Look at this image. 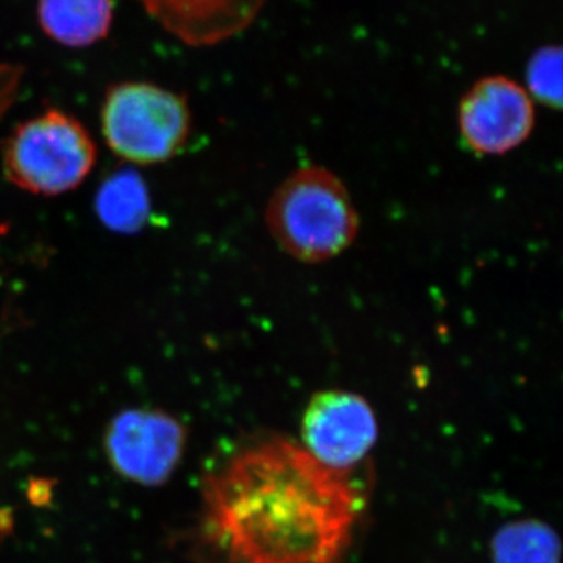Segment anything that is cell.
<instances>
[{
	"label": "cell",
	"instance_id": "10",
	"mask_svg": "<svg viewBox=\"0 0 563 563\" xmlns=\"http://www.w3.org/2000/svg\"><path fill=\"white\" fill-rule=\"evenodd\" d=\"M96 213L110 231L135 233L146 225L151 198L146 184L132 169H122L103 180L96 196Z\"/></svg>",
	"mask_w": 563,
	"mask_h": 563
},
{
	"label": "cell",
	"instance_id": "3",
	"mask_svg": "<svg viewBox=\"0 0 563 563\" xmlns=\"http://www.w3.org/2000/svg\"><path fill=\"white\" fill-rule=\"evenodd\" d=\"M102 135L122 161L157 165L176 157L191 132V110L179 92L150 81H122L103 98Z\"/></svg>",
	"mask_w": 563,
	"mask_h": 563
},
{
	"label": "cell",
	"instance_id": "4",
	"mask_svg": "<svg viewBox=\"0 0 563 563\" xmlns=\"http://www.w3.org/2000/svg\"><path fill=\"white\" fill-rule=\"evenodd\" d=\"M96 144L80 121L49 109L21 122L3 144V172L21 190L58 196L74 190L96 165Z\"/></svg>",
	"mask_w": 563,
	"mask_h": 563
},
{
	"label": "cell",
	"instance_id": "1",
	"mask_svg": "<svg viewBox=\"0 0 563 563\" xmlns=\"http://www.w3.org/2000/svg\"><path fill=\"white\" fill-rule=\"evenodd\" d=\"M202 498L203 532L228 563H339L362 510L350 472L285 439L233 454Z\"/></svg>",
	"mask_w": 563,
	"mask_h": 563
},
{
	"label": "cell",
	"instance_id": "9",
	"mask_svg": "<svg viewBox=\"0 0 563 563\" xmlns=\"http://www.w3.org/2000/svg\"><path fill=\"white\" fill-rule=\"evenodd\" d=\"M113 18L114 0H38L41 31L70 49L106 40Z\"/></svg>",
	"mask_w": 563,
	"mask_h": 563
},
{
	"label": "cell",
	"instance_id": "8",
	"mask_svg": "<svg viewBox=\"0 0 563 563\" xmlns=\"http://www.w3.org/2000/svg\"><path fill=\"white\" fill-rule=\"evenodd\" d=\"M169 35L192 47L214 46L250 27L266 0H136Z\"/></svg>",
	"mask_w": 563,
	"mask_h": 563
},
{
	"label": "cell",
	"instance_id": "7",
	"mask_svg": "<svg viewBox=\"0 0 563 563\" xmlns=\"http://www.w3.org/2000/svg\"><path fill=\"white\" fill-rule=\"evenodd\" d=\"M376 415L361 395L346 390L317 393L303 410V448L322 465L350 472L377 442Z\"/></svg>",
	"mask_w": 563,
	"mask_h": 563
},
{
	"label": "cell",
	"instance_id": "13",
	"mask_svg": "<svg viewBox=\"0 0 563 563\" xmlns=\"http://www.w3.org/2000/svg\"><path fill=\"white\" fill-rule=\"evenodd\" d=\"M22 74H24V66L0 63V120L13 106L14 98L20 91Z\"/></svg>",
	"mask_w": 563,
	"mask_h": 563
},
{
	"label": "cell",
	"instance_id": "6",
	"mask_svg": "<svg viewBox=\"0 0 563 563\" xmlns=\"http://www.w3.org/2000/svg\"><path fill=\"white\" fill-rule=\"evenodd\" d=\"M457 124L468 150L479 155H504L531 136L536 110L531 96L517 81L484 77L463 95Z\"/></svg>",
	"mask_w": 563,
	"mask_h": 563
},
{
	"label": "cell",
	"instance_id": "5",
	"mask_svg": "<svg viewBox=\"0 0 563 563\" xmlns=\"http://www.w3.org/2000/svg\"><path fill=\"white\" fill-rule=\"evenodd\" d=\"M187 448V429L157 409L114 415L103 433V450L114 472L143 487L168 483Z\"/></svg>",
	"mask_w": 563,
	"mask_h": 563
},
{
	"label": "cell",
	"instance_id": "2",
	"mask_svg": "<svg viewBox=\"0 0 563 563\" xmlns=\"http://www.w3.org/2000/svg\"><path fill=\"white\" fill-rule=\"evenodd\" d=\"M265 221L280 250L303 263L339 257L361 225L346 185L321 166H303L282 181L266 206Z\"/></svg>",
	"mask_w": 563,
	"mask_h": 563
},
{
	"label": "cell",
	"instance_id": "11",
	"mask_svg": "<svg viewBox=\"0 0 563 563\" xmlns=\"http://www.w3.org/2000/svg\"><path fill=\"white\" fill-rule=\"evenodd\" d=\"M493 563H559L561 543L553 528L537 520L503 526L492 540Z\"/></svg>",
	"mask_w": 563,
	"mask_h": 563
},
{
	"label": "cell",
	"instance_id": "12",
	"mask_svg": "<svg viewBox=\"0 0 563 563\" xmlns=\"http://www.w3.org/2000/svg\"><path fill=\"white\" fill-rule=\"evenodd\" d=\"M526 91L532 101L550 109L562 107V49L543 46L533 52L526 66Z\"/></svg>",
	"mask_w": 563,
	"mask_h": 563
}]
</instances>
